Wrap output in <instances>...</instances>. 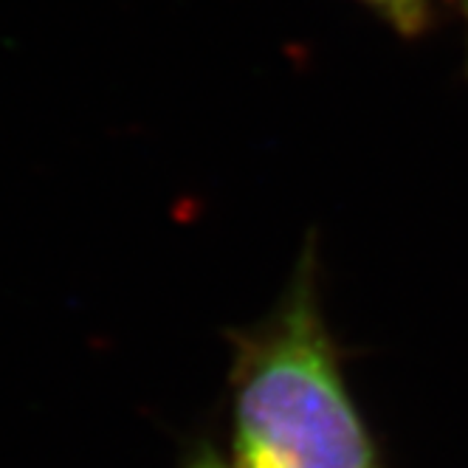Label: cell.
Returning <instances> with one entry per match:
<instances>
[{
	"instance_id": "3957f363",
	"label": "cell",
	"mask_w": 468,
	"mask_h": 468,
	"mask_svg": "<svg viewBox=\"0 0 468 468\" xmlns=\"http://www.w3.org/2000/svg\"><path fill=\"white\" fill-rule=\"evenodd\" d=\"M184 468H229L226 463H220L212 452H204V454H197L195 460H189Z\"/></svg>"
},
{
	"instance_id": "6da1fadb",
	"label": "cell",
	"mask_w": 468,
	"mask_h": 468,
	"mask_svg": "<svg viewBox=\"0 0 468 468\" xmlns=\"http://www.w3.org/2000/svg\"><path fill=\"white\" fill-rule=\"evenodd\" d=\"M231 468H384L324 327L311 260L238 342Z\"/></svg>"
},
{
	"instance_id": "7a4b0ae2",
	"label": "cell",
	"mask_w": 468,
	"mask_h": 468,
	"mask_svg": "<svg viewBox=\"0 0 468 468\" xmlns=\"http://www.w3.org/2000/svg\"><path fill=\"white\" fill-rule=\"evenodd\" d=\"M361 4L370 6L387 26H392L404 37L423 31L429 20V0H361Z\"/></svg>"
},
{
	"instance_id": "277c9868",
	"label": "cell",
	"mask_w": 468,
	"mask_h": 468,
	"mask_svg": "<svg viewBox=\"0 0 468 468\" xmlns=\"http://www.w3.org/2000/svg\"><path fill=\"white\" fill-rule=\"evenodd\" d=\"M460 4V12H463V17H465V28H468V0H457Z\"/></svg>"
}]
</instances>
